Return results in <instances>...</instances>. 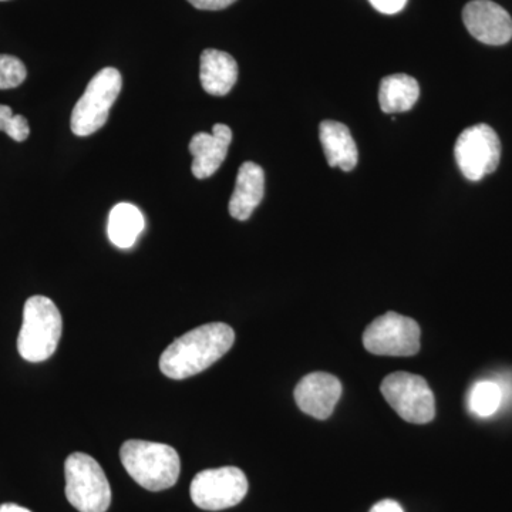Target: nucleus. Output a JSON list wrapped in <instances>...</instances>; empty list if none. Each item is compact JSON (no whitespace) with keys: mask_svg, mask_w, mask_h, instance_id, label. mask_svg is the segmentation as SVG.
Wrapping results in <instances>:
<instances>
[{"mask_svg":"<svg viewBox=\"0 0 512 512\" xmlns=\"http://www.w3.org/2000/svg\"><path fill=\"white\" fill-rule=\"evenodd\" d=\"M234 342L235 332L227 323H208L192 329L164 350L161 372L174 380L198 375L227 355Z\"/></svg>","mask_w":512,"mask_h":512,"instance_id":"f257e3e1","label":"nucleus"},{"mask_svg":"<svg viewBox=\"0 0 512 512\" xmlns=\"http://www.w3.org/2000/svg\"><path fill=\"white\" fill-rule=\"evenodd\" d=\"M120 458L130 477L148 491L174 487L180 477V456L167 444L128 440L121 446Z\"/></svg>","mask_w":512,"mask_h":512,"instance_id":"f03ea898","label":"nucleus"},{"mask_svg":"<svg viewBox=\"0 0 512 512\" xmlns=\"http://www.w3.org/2000/svg\"><path fill=\"white\" fill-rule=\"evenodd\" d=\"M63 320L52 299L32 296L23 309V323L18 338V350L30 363L45 362L59 346Z\"/></svg>","mask_w":512,"mask_h":512,"instance_id":"7ed1b4c3","label":"nucleus"},{"mask_svg":"<svg viewBox=\"0 0 512 512\" xmlns=\"http://www.w3.org/2000/svg\"><path fill=\"white\" fill-rule=\"evenodd\" d=\"M66 498L79 512H106L111 488L106 474L93 457L73 453L64 463Z\"/></svg>","mask_w":512,"mask_h":512,"instance_id":"20e7f679","label":"nucleus"},{"mask_svg":"<svg viewBox=\"0 0 512 512\" xmlns=\"http://www.w3.org/2000/svg\"><path fill=\"white\" fill-rule=\"evenodd\" d=\"M123 79L119 70L106 67L87 84L86 92L77 101L70 126L76 136L87 137L99 131L109 120L111 107L121 92Z\"/></svg>","mask_w":512,"mask_h":512,"instance_id":"39448f33","label":"nucleus"},{"mask_svg":"<svg viewBox=\"0 0 512 512\" xmlns=\"http://www.w3.org/2000/svg\"><path fill=\"white\" fill-rule=\"evenodd\" d=\"M382 394L394 412L413 424H426L436 417V402L429 383L412 373H392L383 380Z\"/></svg>","mask_w":512,"mask_h":512,"instance_id":"423d86ee","label":"nucleus"},{"mask_svg":"<svg viewBox=\"0 0 512 512\" xmlns=\"http://www.w3.org/2000/svg\"><path fill=\"white\" fill-rule=\"evenodd\" d=\"M248 493V480L237 467L211 468L192 480V503L205 511H222L235 507Z\"/></svg>","mask_w":512,"mask_h":512,"instance_id":"0eeeda50","label":"nucleus"},{"mask_svg":"<svg viewBox=\"0 0 512 512\" xmlns=\"http://www.w3.org/2000/svg\"><path fill=\"white\" fill-rule=\"evenodd\" d=\"M420 336L416 320L387 312L367 326L363 346L377 356H414L420 350Z\"/></svg>","mask_w":512,"mask_h":512,"instance_id":"6e6552de","label":"nucleus"},{"mask_svg":"<svg viewBox=\"0 0 512 512\" xmlns=\"http://www.w3.org/2000/svg\"><path fill=\"white\" fill-rule=\"evenodd\" d=\"M454 156L458 168L470 181L493 174L501 160V141L488 124L468 127L458 136Z\"/></svg>","mask_w":512,"mask_h":512,"instance_id":"1a4fd4ad","label":"nucleus"},{"mask_svg":"<svg viewBox=\"0 0 512 512\" xmlns=\"http://www.w3.org/2000/svg\"><path fill=\"white\" fill-rule=\"evenodd\" d=\"M463 22L470 35L484 45L501 46L512 39L510 13L491 0H473L463 10Z\"/></svg>","mask_w":512,"mask_h":512,"instance_id":"9d476101","label":"nucleus"},{"mask_svg":"<svg viewBox=\"0 0 512 512\" xmlns=\"http://www.w3.org/2000/svg\"><path fill=\"white\" fill-rule=\"evenodd\" d=\"M342 396V383L329 373L316 372L303 377L295 387V400L299 409L318 420L332 416Z\"/></svg>","mask_w":512,"mask_h":512,"instance_id":"9b49d317","label":"nucleus"},{"mask_svg":"<svg viewBox=\"0 0 512 512\" xmlns=\"http://www.w3.org/2000/svg\"><path fill=\"white\" fill-rule=\"evenodd\" d=\"M232 131L225 124H215L212 133H197L192 137L190 151L194 156L191 170L195 178L205 180L220 170L231 146Z\"/></svg>","mask_w":512,"mask_h":512,"instance_id":"f8f14e48","label":"nucleus"},{"mask_svg":"<svg viewBox=\"0 0 512 512\" xmlns=\"http://www.w3.org/2000/svg\"><path fill=\"white\" fill-rule=\"evenodd\" d=\"M265 192V174L258 164L244 163L239 168L235 190L229 200V214L238 221H247L261 204Z\"/></svg>","mask_w":512,"mask_h":512,"instance_id":"ddd939ff","label":"nucleus"},{"mask_svg":"<svg viewBox=\"0 0 512 512\" xmlns=\"http://www.w3.org/2000/svg\"><path fill=\"white\" fill-rule=\"evenodd\" d=\"M238 73V64L228 53L215 49L202 52L201 86L211 96H227L237 83Z\"/></svg>","mask_w":512,"mask_h":512,"instance_id":"4468645a","label":"nucleus"},{"mask_svg":"<svg viewBox=\"0 0 512 512\" xmlns=\"http://www.w3.org/2000/svg\"><path fill=\"white\" fill-rule=\"evenodd\" d=\"M319 138L330 167H338L343 171H352L356 167L359 151L345 124L332 120L322 121Z\"/></svg>","mask_w":512,"mask_h":512,"instance_id":"2eb2a0df","label":"nucleus"},{"mask_svg":"<svg viewBox=\"0 0 512 512\" xmlns=\"http://www.w3.org/2000/svg\"><path fill=\"white\" fill-rule=\"evenodd\" d=\"M419 96V83L407 74H393V76L384 77L380 83V109L384 113H404L412 110Z\"/></svg>","mask_w":512,"mask_h":512,"instance_id":"dca6fc26","label":"nucleus"},{"mask_svg":"<svg viewBox=\"0 0 512 512\" xmlns=\"http://www.w3.org/2000/svg\"><path fill=\"white\" fill-rule=\"evenodd\" d=\"M144 227H146L144 215L136 205L120 202L110 212L107 232H109L111 244L120 249H128L136 244Z\"/></svg>","mask_w":512,"mask_h":512,"instance_id":"f3484780","label":"nucleus"},{"mask_svg":"<svg viewBox=\"0 0 512 512\" xmlns=\"http://www.w3.org/2000/svg\"><path fill=\"white\" fill-rule=\"evenodd\" d=\"M503 397V387L500 384L483 380L471 387L468 393V409L478 417L493 416L503 404Z\"/></svg>","mask_w":512,"mask_h":512,"instance_id":"a211bd4d","label":"nucleus"},{"mask_svg":"<svg viewBox=\"0 0 512 512\" xmlns=\"http://www.w3.org/2000/svg\"><path fill=\"white\" fill-rule=\"evenodd\" d=\"M28 76L25 64L18 57L0 55V90L16 89Z\"/></svg>","mask_w":512,"mask_h":512,"instance_id":"6ab92c4d","label":"nucleus"},{"mask_svg":"<svg viewBox=\"0 0 512 512\" xmlns=\"http://www.w3.org/2000/svg\"><path fill=\"white\" fill-rule=\"evenodd\" d=\"M0 131H5L12 140L22 143L28 140L30 127L26 117L13 114L9 106L0 104Z\"/></svg>","mask_w":512,"mask_h":512,"instance_id":"aec40b11","label":"nucleus"},{"mask_svg":"<svg viewBox=\"0 0 512 512\" xmlns=\"http://www.w3.org/2000/svg\"><path fill=\"white\" fill-rule=\"evenodd\" d=\"M373 8L379 10L384 15H394L399 13L406 6L407 0H369Z\"/></svg>","mask_w":512,"mask_h":512,"instance_id":"412c9836","label":"nucleus"},{"mask_svg":"<svg viewBox=\"0 0 512 512\" xmlns=\"http://www.w3.org/2000/svg\"><path fill=\"white\" fill-rule=\"evenodd\" d=\"M194 8L200 10H222L231 6L237 0H188Z\"/></svg>","mask_w":512,"mask_h":512,"instance_id":"4be33fe9","label":"nucleus"},{"mask_svg":"<svg viewBox=\"0 0 512 512\" xmlns=\"http://www.w3.org/2000/svg\"><path fill=\"white\" fill-rule=\"evenodd\" d=\"M370 512H404L399 503L393 500H383L373 505Z\"/></svg>","mask_w":512,"mask_h":512,"instance_id":"5701e85b","label":"nucleus"},{"mask_svg":"<svg viewBox=\"0 0 512 512\" xmlns=\"http://www.w3.org/2000/svg\"><path fill=\"white\" fill-rule=\"evenodd\" d=\"M0 512H32L28 508L20 507L18 504H2L0 505Z\"/></svg>","mask_w":512,"mask_h":512,"instance_id":"b1692460","label":"nucleus"}]
</instances>
